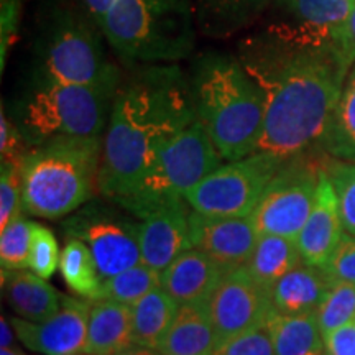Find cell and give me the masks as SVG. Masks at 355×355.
<instances>
[{
	"label": "cell",
	"mask_w": 355,
	"mask_h": 355,
	"mask_svg": "<svg viewBox=\"0 0 355 355\" xmlns=\"http://www.w3.org/2000/svg\"><path fill=\"white\" fill-rule=\"evenodd\" d=\"M300 157L283 163L252 212L250 219L259 235H279L296 241L303 230L313 211L319 173L324 165L313 159L304 162Z\"/></svg>",
	"instance_id": "obj_10"
},
{
	"label": "cell",
	"mask_w": 355,
	"mask_h": 355,
	"mask_svg": "<svg viewBox=\"0 0 355 355\" xmlns=\"http://www.w3.org/2000/svg\"><path fill=\"white\" fill-rule=\"evenodd\" d=\"M322 270L329 275L334 283L344 282L355 285V235L344 232L334 254L322 266Z\"/></svg>",
	"instance_id": "obj_37"
},
{
	"label": "cell",
	"mask_w": 355,
	"mask_h": 355,
	"mask_svg": "<svg viewBox=\"0 0 355 355\" xmlns=\"http://www.w3.org/2000/svg\"><path fill=\"white\" fill-rule=\"evenodd\" d=\"M319 144L336 159L355 163V64Z\"/></svg>",
	"instance_id": "obj_27"
},
{
	"label": "cell",
	"mask_w": 355,
	"mask_h": 355,
	"mask_svg": "<svg viewBox=\"0 0 355 355\" xmlns=\"http://www.w3.org/2000/svg\"><path fill=\"white\" fill-rule=\"evenodd\" d=\"M277 355L324 354V337L319 329L316 313L285 316L273 311L268 319Z\"/></svg>",
	"instance_id": "obj_26"
},
{
	"label": "cell",
	"mask_w": 355,
	"mask_h": 355,
	"mask_svg": "<svg viewBox=\"0 0 355 355\" xmlns=\"http://www.w3.org/2000/svg\"><path fill=\"white\" fill-rule=\"evenodd\" d=\"M196 122L189 76L176 64H144L122 78L102 141L99 193L110 201L139 188L159 150Z\"/></svg>",
	"instance_id": "obj_2"
},
{
	"label": "cell",
	"mask_w": 355,
	"mask_h": 355,
	"mask_svg": "<svg viewBox=\"0 0 355 355\" xmlns=\"http://www.w3.org/2000/svg\"><path fill=\"white\" fill-rule=\"evenodd\" d=\"M89 301L63 298L55 316L44 322L10 318L17 337L26 349L42 355H74L87 350Z\"/></svg>",
	"instance_id": "obj_13"
},
{
	"label": "cell",
	"mask_w": 355,
	"mask_h": 355,
	"mask_svg": "<svg viewBox=\"0 0 355 355\" xmlns=\"http://www.w3.org/2000/svg\"><path fill=\"white\" fill-rule=\"evenodd\" d=\"M301 261L303 259H301L296 241L265 234L259 235L254 254L243 268L261 288L270 291Z\"/></svg>",
	"instance_id": "obj_24"
},
{
	"label": "cell",
	"mask_w": 355,
	"mask_h": 355,
	"mask_svg": "<svg viewBox=\"0 0 355 355\" xmlns=\"http://www.w3.org/2000/svg\"><path fill=\"white\" fill-rule=\"evenodd\" d=\"M314 355H326V352H324V354H314Z\"/></svg>",
	"instance_id": "obj_46"
},
{
	"label": "cell",
	"mask_w": 355,
	"mask_h": 355,
	"mask_svg": "<svg viewBox=\"0 0 355 355\" xmlns=\"http://www.w3.org/2000/svg\"><path fill=\"white\" fill-rule=\"evenodd\" d=\"M283 163L263 152L227 162L191 189L184 201L202 216L250 217Z\"/></svg>",
	"instance_id": "obj_9"
},
{
	"label": "cell",
	"mask_w": 355,
	"mask_h": 355,
	"mask_svg": "<svg viewBox=\"0 0 355 355\" xmlns=\"http://www.w3.org/2000/svg\"><path fill=\"white\" fill-rule=\"evenodd\" d=\"M13 326L10 322V319H7L6 316H2L0 319V334H2V349H12L15 347V340H13Z\"/></svg>",
	"instance_id": "obj_41"
},
{
	"label": "cell",
	"mask_w": 355,
	"mask_h": 355,
	"mask_svg": "<svg viewBox=\"0 0 355 355\" xmlns=\"http://www.w3.org/2000/svg\"><path fill=\"white\" fill-rule=\"evenodd\" d=\"M334 286L332 278L319 266L301 263L270 290L273 309L285 316L316 313Z\"/></svg>",
	"instance_id": "obj_18"
},
{
	"label": "cell",
	"mask_w": 355,
	"mask_h": 355,
	"mask_svg": "<svg viewBox=\"0 0 355 355\" xmlns=\"http://www.w3.org/2000/svg\"><path fill=\"white\" fill-rule=\"evenodd\" d=\"M2 290L13 313L32 322L55 316L64 298L46 279L25 270H2Z\"/></svg>",
	"instance_id": "obj_19"
},
{
	"label": "cell",
	"mask_w": 355,
	"mask_h": 355,
	"mask_svg": "<svg viewBox=\"0 0 355 355\" xmlns=\"http://www.w3.org/2000/svg\"><path fill=\"white\" fill-rule=\"evenodd\" d=\"M344 235L336 191L326 170L319 173V183L313 211L306 220L296 243L304 263L322 268L334 254L337 243Z\"/></svg>",
	"instance_id": "obj_16"
},
{
	"label": "cell",
	"mask_w": 355,
	"mask_h": 355,
	"mask_svg": "<svg viewBox=\"0 0 355 355\" xmlns=\"http://www.w3.org/2000/svg\"><path fill=\"white\" fill-rule=\"evenodd\" d=\"M130 345H133L130 306L104 298L89 301L86 354L114 355Z\"/></svg>",
	"instance_id": "obj_21"
},
{
	"label": "cell",
	"mask_w": 355,
	"mask_h": 355,
	"mask_svg": "<svg viewBox=\"0 0 355 355\" xmlns=\"http://www.w3.org/2000/svg\"><path fill=\"white\" fill-rule=\"evenodd\" d=\"M291 13L300 25L344 46L355 48L349 19L354 0H277Z\"/></svg>",
	"instance_id": "obj_23"
},
{
	"label": "cell",
	"mask_w": 355,
	"mask_h": 355,
	"mask_svg": "<svg viewBox=\"0 0 355 355\" xmlns=\"http://www.w3.org/2000/svg\"><path fill=\"white\" fill-rule=\"evenodd\" d=\"M189 230L193 248L209 255L229 272L247 265L259 241L250 217H211L191 211Z\"/></svg>",
	"instance_id": "obj_14"
},
{
	"label": "cell",
	"mask_w": 355,
	"mask_h": 355,
	"mask_svg": "<svg viewBox=\"0 0 355 355\" xmlns=\"http://www.w3.org/2000/svg\"><path fill=\"white\" fill-rule=\"evenodd\" d=\"M68 239L91 248L102 279L112 278L141 263L140 222L102 204H89L64 224Z\"/></svg>",
	"instance_id": "obj_11"
},
{
	"label": "cell",
	"mask_w": 355,
	"mask_h": 355,
	"mask_svg": "<svg viewBox=\"0 0 355 355\" xmlns=\"http://www.w3.org/2000/svg\"><path fill=\"white\" fill-rule=\"evenodd\" d=\"M222 162L207 132L196 121L159 150L139 188L115 204L137 219H144L159 207L184 201L191 189L224 165Z\"/></svg>",
	"instance_id": "obj_8"
},
{
	"label": "cell",
	"mask_w": 355,
	"mask_h": 355,
	"mask_svg": "<svg viewBox=\"0 0 355 355\" xmlns=\"http://www.w3.org/2000/svg\"><path fill=\"white\" fill-rule=\"evenodd\" d=\"M25 0H0V66L6 68V60L15 42Z\"/></svg>",
	"instance_id": "obj_38"
},
{
	"label": "cell",
	"mask_w": 355,
	"mask_h": 355,
	"mask_svg": "<svg viewBox=\"0 0 355 355\" xmlns=\"http://www.w3.org/2000/svg\"><path fill=\"white\" fill-rule=\"evenodd\" d=\"M114 355H159L158 350L155 349H148V347H144V345H130V347H127L125 350H122V352L119 354H114Z\"/></svg>",
	"instance_id": "obj_42"
},
{
	"label": "cell",
	"mask_w": 355,
	"mask_h": 355,
	"mask_svg": "<svg viewBox=\"0 0 355 355\" xmlns=\"http://www.w3.org/2000/svg\"><path fill=\"white\" fill-rule=\"evenodd\" d=\"M217 345L219 337L206 301L181 304L157 350L162 355H212Z\"/></svg>",
	"instance_id": "obj_20"
},
{
	"label": "cell",
	"mask_w": 355,
	"mask_h": 355,
	"mask_svg": "<svg viewBox=\"0 0 355 355\" xmlns=\"http://www.w3.org/2000/svg\"><path fill=\"white\" fill-rule=\"evenodd\" d=\"M324 170L336 191L344 232L355 235V163L329 159Z\"/></svg>",
	"instance_id": "obj_32"
},
{
	"label": "cell",
	"mask_w": 355,
	"mask_h": 355,
	"mask_svg": "<svg viewBox=\"0 0 355 355\" xmlns=\"http://www.w3.org/2000/svg\"><path fill=\"white\" fill-rule=\"evenodd\" d=\"M212 355H277L268 322L222 340Z\"/></svg>",
	"instance_id": "obj_34"
},
{
	"label": "cell",
	"mask_w": 355,
	"mask_h": 355,
	"mask_svg": "<svg viewBox=\"0 0 355 355\" xmlns=\"http://www.w3.org/2000/svg\"><path fill=\"white\" fill-rule=\"evenodd\" d=\"M61 254L55 234L50 229L35 222L32 250H30V272L48 279L60 266Z\"/></svg>",
	"instance_id": "obj_33"
},
{
	"label": "cell",
	"mask_w": 355,
	"mask_h": 355,
	"mask_svg": "<svg viewBox=\"0 0 355 355\" xmlns=\"http://www.w3.org/2000/svg\"><path fill=\"white\" fill-rule=\"evenodd\" d=\"M0 355H26V354L21 352L20 349L12 347V349H2L0 350Z\"/></svg>",
	"instance_id": "obj_44"
},
{
	"label": "cell",
	"mask_w": 355,
	"mask_h": 355,
	"mask_svg": "<svg viewBox=\"0 0 355 355\" xmlns=\"http://www.w3.org/2000/svg\"><path fill=\"white\" fill-rule=\"evenodd\" d=\"M207 308L219 343L263 326L275 311L270 291L261 288L243 266L225 273L207 300Z\"/></svg>",
	"instance_id": "obj_12"
},
{
	"label": "cell",
	"mask_w": 355,
	"mask_h": 355,
	"mask_svg": "<svg viewBox=\"0 0 355 355\" xmlns=\"http://www.w3.org/2000/svg\"><path fill=\"white\" fill-rule=\"evenodd\" d=\"M115 0H83L84 10H87L89 15L94 19L97 24H101V20L104 19L105 13L109 12V8L112 7Z\"/></svg>",
	"instance_id": "obj_40"
},
{
	"label": "cell",
	"mask_w": 355,
	"mask_h": 355,
	"mask_svg": "<svg viewBox=\"0 0 355 355\" xmlns=\"http://www.w3.org/2000/svg\"><path fill=\"white\" fill-rule=\"evenodd\" d=\"M74 355H91V354H86V352H83V354H74Z\"/></svg>",
	"instance_id": "obj_45"
},
{
	"label": "cell",
	"mask_w": 355,
	"mask_h": 355,
	"mask_svg": "<svg viewBox=\"0 0 355 355\" xmlns=\"http://www.w3.org/2000/svg\"><path fill=\"white\" fill-rule=\"evenodd\" d=\"M225 273L229 270L214 259L191 248L159 272V277L163 290L181 306L206 303Z\"/></svg>",
	"instance_id": "obj_17"
},
{
	"label": "cell",
	"mask_w": 355,
	"mask_h": 355,
	"mask_svg": "<svg viewBox=\"0 0 355 355\" xmlns=\"http://www.w3.org/2000/svg\"><path fill=\"white\" fill-rule=\"evenodd\" d=\"M121 83L89 86L28 79L6 109L32 148L60 139L104 137Z\"/></svg>",
	"instance_id": "obj_5"
},
{
	"label": "cell",
	"mask_w": 355,
	"mask_h": 355,
	"mask_svg": "<svg viewBox=\"0 0 355 355\" xmlns=\"http://www.w3.org/2000/svg\"><path fill=\"white\" fill-rule=\"evenodd\" d=\"M60 272L69 290L78 296L87 301L102 298L104 279L97 270L91 248L83 241L73 237L68 239L61 250Z\"/></svg>",
	"instance_id": "obj_28"
},
{
	"label": "cell",
	"mask_w": 355,
	"mask_h": 355,
	"mask_svg": "<svg viewBox=\"0 0 355 355\" xmlns=\"http://www.w3.org/2000/svg\"><path fill=\"white\" fill-rule=\"evenodd\" d=\"M188 76L196 121L222 159L255 153L263 133V96L239 58L207 53L194 61Z\"/></svg>",
	"instance_id": "obj_3"
},
{
	"label": "cell",
	"mask_w": 355,
	"mask_h": 355,
	"mask_svg": "<svg viewBox=\"0 0 355 355\" xmlns=\"http://www.w3.org/2000/svg\"><path fill=\"white\" fill-rule=\"evenodd\" d=\"M35 222L17 217L0 234V263L2 270H25L30 265Z\"/></svg>",
	"instance_id": "obj_31"
},
{
	"label": "cell",
	"mask_w": 355,
	"mask_h": 355,
	"mask_svg": "<svg viewBox=\"0 0 355 355\" xmlns=\"http://www.w3.org/2000/svg\"><path fill=\"white\" fill-rule=\"evenodd\" d=\"M104 137L33 146L21 165L24 211L42 219L74 214L99 191Z\"/></svg>",
	"instance_id": "obj_6"
},
{
	"label": "cell",
	"mask_w": 355,
	"mask_h": 355,
	"mask_svg": "<svg viewBox=\"0 0 355 355\" xmlns=\"http://www.w3.org/2000/svg\"><path fill=\"white\" fill-rule=\"evenodd\" d=\"M21 168L2 163L0 171V230L21 216Z\"/></svg>",
	"instance_id": "obj_35"
},
{
	"label": "cell",
	"mask_w": 355,
	"mask_h": 355,
	"mask_svg": "<svg viewBox=\"0 0 355 355\" xmlns=\"http://www.w3.org/2000/svg\"><path fill=\"white\" fill-rule=\"evenodd\" d=\"M30 152H32V146L13 123L6 110V104H3L0 110V157H2V163L21 168Z\"/></svg>",
	"instance_id": "obj_36"
},
{
	"label": "cell",
	"mask_w": 355,
	"mask_h": 355,
	"mask_svg": "<svg viewBox=\"0 0 355 355\" xmlns=\"http://www.w3.org/2000/svg\"><path fill=\"white\" fill-rule=\"evenodd\" d=\"M235 56L263 96L265 123L257 152L286 162L321 141L355 48L300 24H279L239 43Z\"/></svg>",
	"instance_id": "obj_1"
},
{
	"label": "cell",
	"mask_w": 355,
	"mask_h": 355,
	"mask_svg": "<svg viewBox=\"0 0 355 355\" xmlns=\"http://www.w3.org/2000/svg\"><path fill=\"white\" fill-rule=\"evenodd\" d=\"M99 26L130 68L186 60L199 32L194 0H115Z\"/></svg>",
	"instance_id": "obj_4"
},
{
	"label": "cell",
	"mask_w": 355,
	"mask_h": 355,
	"mask_svg": "<svg viewBox=\"0 0 355 355\" xmlns=\"http://www.w3.org/2000/svg\"><path fill=\"white\" fill-rule=\"evenodd\" d=\"M104 33L87 10L56 6L44 15L33 44L30 79L64 84H119L121 69L109 60Z\"/></svg>",
	"instance_id": "obj_7"
},
{
	"label": "cell",
	"mask_w": 355,
	"mask_h": 355,
	"mask_svg": "<svg viewBox=\"0 0 355 355\" xmlns=\"http://www.w3.org/2000/svg\"><path fill=\"white\" fill-rule=\"evenodd\" d=\"M326 355H355V321L324 337Z\"/></svg>",
	"instance_id": "obj_39"
},
{
	"label": "cell",
	"mask_w": 355,
	"mask_h": 355,
	"mask_svg": "<svg viewBox=\"0 0 355 355\" xmlns=\"http://www.w3.org/2000/svg\"><path fill=\"white\" fill-rule=\"evenodd\" d=\"M186 201H178L140 219L141 263L163 272L178 257L193 248Z\"/></svg>",
	"instance_id": "obj_15"
},
{
	"label": "cell",
	"mask_w": 355,
	"mask_h": 355,
	"mask_svg": "<svg viewBox=\"0 0 355 355\" xmlns=\"http://www.w3.org/2000/svg\"><path fill=\"white\" fill-rule=\"evenodd\" d=\"M322 337L355 321V285L337 282L316 311Z\"/></svg>",
	"instance_id": "obj_30"
},
{
	"label": "cell",
	"mask_w": 355,
	"mask_h": 355,
	"mask_svg": "<svg viewBox=\"0 0 355 355\" xmlns=\"http://www.w3.org/2000/svg\"><path fill=\"white\" fill-rule=\"evenodd\" d=\"M159 355H162V354H159Z\"/></svg>",
	"instance_id": "obj_47"
},
{
	"label": "cell",
	"mask_w": 355,
	"mask_h": 355,
	"mask_svg": "<svg viewBox=\"0 0 355 355\" xmlns=\"http://www.w3.org/2000/svg\"><path fill=\"white\" fill-rule=\"evenodd\" d=\"M272 0H194L198 30L209 38H227L255 24Z\"/></svg>",
	"instance_id": "obj_22"
},
{
	"label": "cell",
	"mask_w": 355,
	"mask_h": 355,
	"mask_svg": "<svg viewBox=\"0 0 355 355\" xmlns=\"http://www.w3.org/2000/svg\"><path fill=\"white\" fill-rule=\"evenodd\" d=\"M159 286H162L159 272L144 263H139L112 278L104 279L102 298L117 301V303L127 304L132 308L145 295Z\"/></svg>",
	"instance_id": "obj_29"
},
{
	"label": "cell",
	"mask_w": 355,
	"mask_h": 355,
	"mask_svg": "<svg viewBox=\"0 0 355 355\" xmlns=\"http://www.w3.org/2000/svg\"><path fill=\"white\" fill-rule=\"evenodd\" d=\"M180 304L162 286L145 295L132 306L133 344L158 349L159 343L175 321Z\"/></svg>",
	"instance_id": "obj_25"
},
{
	"label": "cell",
	"mask_w": 355,
	"mask_h": 355,
	"mask_svg": "<svg viewBox=\"0 0 355 355\" xmlns=\"http://www.w3.org/2000/svg\"><path fill=\"white\" fill-rule=\"evenodd\" d=\"M349 28H350V35H352V38H354V42H355V0H354V6H352V12H350Z\"/></svg>",
	"instance_id": "obj_43"
}]
</instances>
